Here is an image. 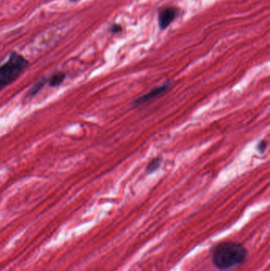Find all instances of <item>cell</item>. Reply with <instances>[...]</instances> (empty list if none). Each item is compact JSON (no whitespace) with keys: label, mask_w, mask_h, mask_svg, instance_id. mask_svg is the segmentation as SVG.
Wrapping results in <instances>:
<instances>
[{"label":"cell","mask_w":270,"mask_h":271,"mask_svg":"<svg viewBox=\"0 0 270 271\" xmlns=\"http://www.w3.org/2000/svg\"><path fill=\"white\" fill-rule=\"evenodd\" d=\"M247 256V249L241 243L222 242L216 246L213 250V262L220 271H232L243 264Z\"/></svg>","instance_id":"obj_1"},{"label":"cell","mask_w":270,"mask_h":271,"mask_svg":"<svg viewBox=\"0 0 270 271\" xmlns=\"http://www.w3.org/2000/svg\"><path fill=\"white\" fill-rule=\"evenodd\" d=\"M29 66L21 54L12 52L4 63L0 64V91L15 83Z\"/></svg>","instance_id":"obj_2"},{"label":"cell","mask_w":270,"mask_h":271,"mask_svg":"<svg viewBox=\"0 0 270 271\" xmlns=\"http://www.w3.org/2000/svg\"><path fill=\"white\" fill-rule=\"evenodd\" d=\"M178 11L175 7H166L162 9L159 13V23L160 28L165 30L175 19Z\"/></svg>","instance_id":"obj_3"},{"label":"cell","mask_w":270,"mask_h":271,"mask_svg":"<svg viewBox=\"0 0 270 271\" xmlns=\"http://www.w3.org/2000/svg\"><path fill=\"white\" fill-rule=\"evenodd\" d=\"M170 82H166L165 84H162L161 86H159L157 88H155L152 90H150L148 93L140 97L133 102L134 106H140V105L144 104L146 102H148L152 98H156L159 96L160 94H162L163 92L166 91L169 88H170Z\"/></svg>","instance_id":"obj_4"},{"label":"cell","mask_w":270,"mask_h":271,"mask_svg":"<svg viewBox=\"0 0 270 271\" xmlns=\"http://www.w3.org/2000/svg\"><path fill=\"white\" fill-rule=\"evenodd\" d=\"M66 78V74L62 72L54 73V75L50 77V79L48 80L49 87L51 88H56L58 86L61 85L64 83Z\"/></svg>","instance_id":"obj_5"},{"label":"cell","mask_w":270,"mask_h":271,"mask_svg":"<svg viewBox=\"0 0 270 271\" xmlns=\"http://www.w3.org/2000/svg\"><path fill=\"white\" fill-rule=\"evenodd\" d=\"M46 82H47L46 78H42V79H39L38 81L36 82V84H34L32 88H31V89L29 90L27 97L32 98V97L35 96L36 94H38V92L44 88V86L45 85Z\"/></svg>","instance_id":"obj_6"},{"label":"cell","mask_w":270,"mask_h":271,"mask_svg":"<svg viewBox=\"0 0 270 271\" xmlns=\"http://www.w3.org/2000/svg\"><path fill=\"white\" fill-rule=\"evenodd\" d=\"M162 163V159L160 157H156V158L151 160L147 164V168H146V173L152 174L153 172L159 169Z\"/></svg>","instance_id":"obj_7"},{"label":"cell","mask_w":270,"mask_h":271,"mask_svg":"<svg viewBox=\"0 0 270 271\" xmlns=\"http://www.w3.org/2000/svg\"><path fill=\"white\" fill-rule=\"evenodd\" d=\"M266 147H267V142L266 141H260L259 143L257 144V150L260 153H263L266 151Z\"/></svg>","instance_id":"obj_8"},{"label":"cell","mask_w":270,"mask_h":271,"mask_svg":"<svg viewBox=\"0 0 270 271\" xmlns=\"http://www.w3.org/2000/svg\"><path fill=\"white\" fill-rule=\"evenodd\" d=\"M122 30V26H119V25H113V26H111L110 29H109V31L116 34V33L121 32Z\"/></svg>","instance_id":"obj_9"},{"label":"cell","mask_w":270,"mask_h":271,"mask_svg":"<svg viewBox=\"0 0 270 271\" xmlns=\"http://www.w3.org/2000/svg\"><path fill=\"white\" fill-rule=\"evenodd\" d=\"M72 2H77V1H79V0H71Z\"/></svg>","instance_id":"obj_10"}]
</instances>
